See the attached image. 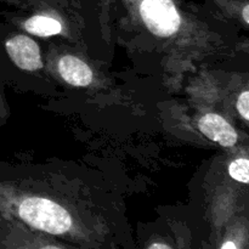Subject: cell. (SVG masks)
<instances>
[{
    "label": "cell",
    "instance_id": "cell-1",
    "mask_svg": "<svg viewBox=\"0 0 249 249\" xmlns=\"http://www.w3.org/2000/svg\"><path fill=\"white\" fill-rule=\"evenodd\" d=\"M18 215L32 228L53 235H62L72 226V219L63 207L40 197L23 199L18 207Z\"/></svg>",
    "mask_w": 249,
    "mask_h": 249
},
{
    "label": "cell",
    "instance_id": "cell-2",
    "mask_svg": "<svg viewBox=\"0 0 249 249\" xmlns=\"http://www.w3.org/2000/svg\"><path fill=\"white\" fill-rule=\"evenodd\" d=\"M140 15L147 28L160 36H169L177 33L181 23L173 0H142Z\"/></svg>",
    "mask_w": 249,
    "mask_h": 249
},
{
    "label": "cell",
    "instance_id": "cell-3",
    "mask_svg": "<svg viewBox=\"0 0 249 249\" xmlns=\"http://www.w3.org/2000/svg\"><path fill=\"white\" fill-rule=\"evenodd\" d=\"M4 49L10 61L23 71H36L43 67L39 46L27 36H14L6 39Z\"/></svg>",
    "mask_w": 249,
    "mask_h": 249
},
{
    "label": "cell",
    "instance_id": "cell-4",
    "mask_svg": "<svg viewBox=\"0 0 249 249\" xmlns=\"http://www.w3.org/2000/svg\"><path fill=\"white\" fill-rule=\"evenodd\" d=\"M198 128L211 140L220 143L225 147L235 146L237 142V133L226 119L219 114L209 113L202 117L198 122Z\"/></svg>",
    "mask_w": 249,
    "mask_h": 249
},
{
    "label": "cell",
    "instance_id": "cell-5",
    "mask_svg": "<svg viewBox=\"0 0 249 249\" xmlns=\"http://www.w3.org/2000/svg\"><path fill=\"white\" fill-rule=\"evenodd\" d=\"M58 71L61 77L74 87H88L92 80L89 66L74 56H63L58 62Z\"/></svg>",
    "mask_w": 249,
    "mask_h": 249
},
{
    "label": "cell",
    "instance_id": "cell-6",
    "mask_svg": "<svg viewBox=\"0 0 249 249\" xmlns=\"http://www.w3.org/2000/svg\"><path fill=\"white\" fill-rule=\"evenodd\" d=\"M24 29L39 36H51L61 33L62 26L55 18L48 16H33L27 19L23 24Z\"/></svg>",
    "mask_w": 249,
    "mask_h": 249
},
{
    "label": "cell",
    "instance_id": "cell-7",
    "mask_svg": "<svg viewBox=\"0 0 249 249\" xmlns=\"http://www.w3.org/2000/svg\"><path fill=\"white\" fill-rule=\"evenodd\" d=\"M229 174L236 181L249 184V160L238 158L231 162L229 167Z\"/></svg>",
    "mask_w": 249,
    "mask_h": 249
},
{
    "label": "cell",
    "instance_id": "cell-8",
    "mask_svg": "<svg viewBox=\"0 0 249 249\" xmlns=\"http://www.w3.org/2000/svg\"><path fill=\"white\" fill-rule=\"evenodd\" d=\"M237 109L243 118L249 121V90L240 95L237 100Z\"/></svg>",
    "mask_w": 249,
    "mask_h": 249
},
{
    "label": "cell",
    "instance_id": "cell-9",
    "mask_svg": "<svg viewBox=\"0 0 249 249\" xmlns=\"http://www.w3.org/2000/svg\"><path fill=\"white\" fill-rule=\"evenodd\" d=\"M242 16H243V18H245V21L249 24V5H247V6H246L245 9H243Z\"/></svg>",
    "mask_w": 249,
    "mask_h": 249
},
{
    "label": "cell",
    "instance_id": "cell-10",
    "mask_svg": "<svg viewBox=\"0 0 249 249\" xmlns=\"http://www.w3.org/2000/svg\"><path fill=\"white\" fill-rule=\"evenodd\" d=\"M150 248L155 249V248H170L169 246L164 245V243H153V245L150 246Z\"/></svg>",
    "mask_w": 249,
    "mask_h": 249
},
{
    "label": "cell",
    "instance_id": "cell-11",
    "mask_svg": "<svg viewBox=\"0 0 249 249\" xmlns=\"http://www.w3.org/2000/svg\"><path fill=\"white\" fill-rule=\"evenodd\" d=\"M221 248H237V246H236L233 242H226L221 246Z\"/></svg>",
    "mask_w": 249,
    "mask_h": 249
}]
</instances>
